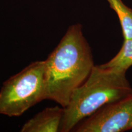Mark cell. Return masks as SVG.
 <instances>
[{
  "mask_svg": "<svg viewBox=\"0 0 132 132\" xmlns=\"http://www.w3.org/2000/svg\"><path fill=\"white\" fill-rule=\"evenodd\" d=\"M80 23L71 25L45 62L47 99L65 107L94 67L91 49Z\"/></svg>",
  "mask_w": 132,
  "mask_h": 132,
  "instance_id": "1",
  "label": "cell"
},
{
  "mask_svg": "<svg viewBox=\"0 0 132 132\" xmlns=\"http://www.w3.org/2000/svg\"><path fill=\"white\" fill-rule=\"evenodd\" d=\"M126 72L100 65H94L90 75L71 95L59 131L69 132L102 106L132 94Z\"/></svg>",
  "mask_w": 132,
  "mask_h": 132,
  "instance_id": "2",
  "label": "cell"
},
{
  "mask_svg": "<svg viewBox=\"0 0 132 132\" xmlns=\"http://www.w3.org/2000/svg\"><path fill=\"white\" fill-rule=\"evenodd\" d=\"M47 99L45 61H36L6 81L0 90V114L22 115Z\"/></svg>",
  "mask_w": 132,
  "mask_h": 132,
  "instance_id": "3",
  "label": "cell"
},
{
  "mask_svg": "<svg viewBox=\"0 0 132 132\" xmlns=\"http://www.w3.org/2000/svg\"><path fill=\"white\" fill-rule=\"evenodd\" d=\"M132 130V94L102 106L81 121L73 131L121 132Z\"/></svg>",
  "mask_w": 132,
  "mask_h": 132,
  "instance_id": "4",
  "label": "cell"
},
{
  "mask_svg": "<svg viewBox=\"0 0 132 132\" xmlns=\"http://www.w3.org/2000/svg\"><path fill=\"white\" fill-rule=\"evenodd\" d=\"M64 113V107L46 108L28 120L21 127V132L59 131Z\"/></svg>",
  "mask_w": 132,
  "mask_h": 132,
  "instance_id": "5",
  "label": "cell"
},
{
  "mask_svg": "<svg viewBox=\"0 0 132 132\" xmlns=\"http://www.w3.org/2000/svg\"><path fill=\"white\" fill-rule=\"evenodd\" d=\"M110 7L116 13L124 40L132 39V9L122 0H107Z\"/></svg>",
  "mask_w": 132,
  "mask_h": 132,
  "instance_id": "6",
  "label": "cell"
},
{
  "mask_svg": "<svg viewBox=\"0 0 132 132\" xmlns=\"http://www.w3.org/2000/svg\"><path fill=\"white\" fill-rule=\"evenodd\" d=\"M103 66L127 72L132 65V39L124 40L118 54Z\"/></svg>",
  "mask_w": 132,
  "mask_h": 132,
  "instance_id": "7",
  "label": "cell"
}]
</instances>
